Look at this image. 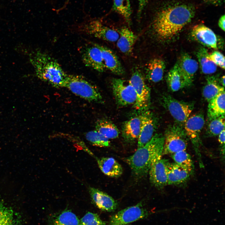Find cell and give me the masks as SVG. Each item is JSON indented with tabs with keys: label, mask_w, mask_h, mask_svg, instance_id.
Segmentation results:
<instances>
[{
	"label": "cell",
	"mask_w": 225,
	"mask_h": 225,
	"mask_svg": "<svg viewBox=\"0 0 225 225\" xmlns=\"http://www.w3.org/2000/svg\"><path fill=\"white\" fill-rule=\"evenodd\" d=\"M194 7L178 4L163 8L156 14L152 23L158 36L163 39H170L190 22L195 15Z\"/></svg>",
	"instance_id": "6da1fadb"
},
{
	"label": "cell",
	"mask_w": 225,
	"mask_h": 225,
	"mask_svg": "<svg viewBox=\"0 0 225 225\" xmlns=\"http://www.w3.org/2000/svg\"><path fill=\"white\" fill-rule=\"evenodd\" d=\"M164 142V136L156 133L144 146L125 158L135 177L141 178L146 175L152 166L162 158Z\"/></svg>",
	"instance_id": "7a4b0ae2"
},
{
	"label": "cell",
	"mask_w": 225,
	"mask_h": 225,
	"mask_svg": "<svg viewBox=\"0 0 225 225\" xmlns=\"http://www.w3.org/2000/svg\"><path fill=\"white\" fill-rule=\"evenodd\" d=\"M29 61L36 76L40 80L55 88L65 87L68 74L54 58L38 50L30 57Z\"/></svg>",
	"instance_id": "3957f363"
},
{
	"label": "cell",
	"mask_w": 225,
	"mask_h": 225,
	"mask_svg": "<svg viewBox=\"0 0 225 225\" xmlns=\"http://www.w3.org/2000/svg\"><path fill=\"white\" fill-rule=\"evenodd\" d=\"M65 87L90 102H100L102 100V96L97 88L80 76L68 74Z\"/></svg>",
	"instance_id": "277c9868"
},
{
	"label": "cell",
	"mask_w": 225,
	"mask_h": 225,
	"mask_svg": "<svg viewBox=\"0 0 225 225\" xmlns=\"http://www.w3.org/2000/svg\"><path fill=\"white\" fill-rule=\"evenodd\" d=\"M164 142L163 154L172 155L186 150L188 140L183 126L176 123L168 126L164 136Z\"/></svg>",
	"instance_id": "5b68a950"
},
{
	"label": "cell",
	"mask_w": 225,
	"mask_h": 225,
	"mask_svg": "<svg viewBox=\"0 0 225 225\" xmlns=\"http://www.w3.org/2000/svg\"><path fill=\"white\" fill-rule=\"evenodd\" d=\"M78 28L81 32L107 42H116L119 37V33L116 30L105 25L99 19L88 18L87 16Z\"/></svg>",
	"instance_id": "8992f818"
},
{
	"label": "cell",
	"mask_w": 225,
	"mask_h": 225,
	"mask_svg": "<svg viewBox=\"0 0 225 225\" xmlns=\"http://www.w3.org/2000/svg\"><path fill=\"white\" fill-rule=\"evenodd\" d=\"M164 107L169 112L176 123L184 126V124L193 111V103L178 100L168 94L162 97Z\"/></svg>",
	"instance_id": "52a82bcc"
},
{
	"label": "cell",
	"mask_w": 225,
	"mask_h": 225,
	"mask_svg": "<svg viewBox=\"0 0 225 225\" xmlns=\"http://www.w3.org/2000/svg\"><path fill=\"white\" fill-rule=\"evenodd\" d=\"M129 82L134 88L136 94L135 107L141 111L147 110L150 105V90L140 71L135 69Z\"/></svg>",
	"instance_id": "ba28073f"
},
{
	"label": "cell",
	"mask_w": 225,
	"mask_h": 225,
	"mask_svg": "<svg viewBox=\"0 0 225 225\" xmlns=\"http://www.w3.org/2000/svg\"><path fill=\"white\" fill-rule=\"evenodd\" d=\"M205 123L204 116L198 113L189 116L185 122L183 127L188 139L191 142L199 159L200 166L203 167L199 148L201 144L200 133Z\"/></svg>",
	"instance_id": "9c48e42d"
},
{
	"label": "cell",
	"mask_w": 225,
	"mask_h": 225,
	"mask_svg": "<svg viewBox=\"0 0 225 225\" xmlns=\"http://www.w3.org/2000/svg\"><path fill=\"white\" fill-rule=\"evenodd\" d=\"M113 93L117 104L125 106L134 104L136 97L134 88L129 81L121 78H113L111 81Z\"/></svg>",
	"instance_id": "30bf717a"
},
{
	"label": "cell",
	"mask_w": 225,
	"mask_h": 225,
	"mask_svg": "<svg viewBox=\"0 0 225 225\" xmlns=\"http://www.w3.org/2000/svg\"><path fill=\"white\" fill-rule=\"evenodd\" d=\"M193 40L206 47L217 50L222 47L223 40L212 29L203 24L194 26L190 32Z\"/></svg>",
	"instance_id": "8fae6325"
},
{
	"label": "cell",
	"mask_w": 225,
	"mask_h": 225,
	"mask_svg": "<svg viewBox=\"0 0 225 225\" xmlns=\"http://www.w3.org/2000/svg\"><path fill=\"white\" fill-rule=\"evenodd\" d=\"M148 214L147 211L140 203L121 210L112 215L109 225H125L142 219Z\"/></svg>",
	"instance_id": "7c38bea8"
},
{
	"label": "cell",
	"mask_w": 225,
	"mask_h": 225,
	"mask_svg": "<svg viewBox=\"0 0 225 225\" xmlns=\"http://www.w3.org/2000/svg\"><path fill=\"white\" fill-rule=\"evenodd\" d=\"M82 58L85 65L100 72L106 69L101 51L97 44L85 47L81 52Z\"/></svg>",
	"instance_id": "4fadbf2b"
},
{
	"label": "cell",
	"mask_w": 225,
	"mask_h": 225,
	"mask_svg": "<svg viewBox=\"0 0 225 225\" xmlns=\"http://www.w3.org/2000/svg\"><path fill=\"white\" fill-rule=\"evenodd\" d=\"M169 162L168 159L161 158L152 166L149 171L150 183L158 189H162L168 184L167 169Z\"/></svg>",
	"instance_id": "5bb4252c"
},
{
	"label": "cell",
	"mask_w": 225,
	"mask_h": 225,
	"mask_svg": "<svg viewBox=\"0 0 225 225\" xmlns=\"http://www.w3.org/2000/svg\"><path fill=\"white\" fill-rule=\"evenodd\" d=\"M184 80L185 87L192 84L199 67L198 62L188 53H184L177 62Z\"/></svg>",
	"instance_id": "9a60e30c"
},
{
	"label": "cell",
	"mask_w": 225,
	"mask_h": 225,
	"mask_svg": "<svg viewBox=\"0 0 225 225\" xmlns=\"http://www.w3.org/2000/svg\"><path fill=\"white\" fill-rule=\"evenodd\" d=\"M141 124L140 135L138 138V148L142 147L153 137L157 122L155 117L150 112L147 111L140 115Z\"/></svg>",
	"instance_id": "2e32d148"
},
{
	"label": "cell",
	"mask_w": 225,
	"mask_h": 225,
	"mask_svg": "<svg viewBox=\"0 0 225 225\" xmlns=\"http://www.w3.org/2000/svg\"><path fill=\"white\" fill-rule=\"evenodd\" d=\"M89 192L93 202L100 209L111 212L117 208V202L107 193L92 187L89 188Z\"/></svg>",
	"instance_id": "e0dca14e"
},
{
	"label": "cell",
	"mask_w": 225,
	"mask_h": 225,
	"mask_svg": "<svg viewBox=\"0 0 225 225\" xmlns=\"http://www.w3.org/2000/svg\"><path fill=\"white\" fill-rule=\"evenodd\" d=\"M97 44L101 51L106 69L115 74H124V69L114 52L107 47Z\"/></svg>",
	"instance_id": "ac0fdd59"
},
{
	"label": "cell",
	"mask_w": 225,
	"mask_h": 225,
	"mask_svg": "<svg viewBox=\"0 0 225 225\" xmlns=\"http://www.w3.org/2000/svg\"><path fill=\"white\" fill-rule=\"evenodd\" d=\"M192 174L185 168L175 162H169L168 166V185L183 184L189 179Z\"/></svg>",
	"instance_id": "d6986e66"
},
{
	"label": "cell",
	"mask_w": 225,
	"mask_h": 225,
	"mask_svg": "<svg viewBox=\"0 0 225 225\" xmlns=\"http://www.w3.org/2000/svg\"><path fill=\"white\" fill-rule=\"evenodd\" d=\"M119 37L117 40V45L120 51L127 55L132 52L133 46L137 38V36L128 27L121 28Z\"/></svg>",
	"instance_id": "ffe728a7"
},
{
	"label": "cell",
	"mask_w": 225,
	"mask_h": 225,
	"mask_svg": "<svg viewBox=\"0 0 225 225\" xmlns=\"http://www.w3.org/2000/svg\"><path fill=\"white\" fill-rule=\"evenodd\" d=\"M166 65L163 60L155 58L148 62L146 68V77L150 82L157 83L163 78Z\"/></svg>",
	"instance_id": "44dd1931"
},
{
	"label": "cell",
	"mask_w": 225,
	"mask_h": 225,
	"mask_svg": "<svg viewBox=\"0 0 225 225\" xmlns=\"http://www.w3.org/2000/svg\"><path fill=\"white\" fill-rule=\"evenodd\" d=\"M141 124L140 115L132 118L123 123L122 128V135L126 142H132L138 138Z\"/></svg>",
	"instance_id": "7402d4cb"
},
{
	"label": "cell",
	"mask_w": 225,
	"mask_h": 225,
	"mask_svg": "<svg viewBox=\"0 0 225 225\" xmlns=\"http://www.w3.org/2000/svg\"><path fill=\"white\" fill-rule=\"evenodd\" d=\"M99 167L106 175L112 178L120 177L123 172L121 165L114 158L102 157L97 160Z\"/></svg>",
	"instance_id": "603a6c76"
},
{
	"label": "cell",
	"mask_w": 225,
	"mask_h": 225,
	"mask_svg": "<svg viewBox=\"0 0 225 225\" xmlns=\"http://www.w3.org/2000/svg\"><path fill=\"white\" fill-rule=\"evenodd\" d=\"M202 89V95L208 102L221 93L224 91V88L220 83L218 77L208 76Z\"/></svg>",
	"instance_id": "cb8c5ba5"
},
{
	"label": "cell",
	"mask_w": 225,
	"mask_h": 225,
	"mask_svg": "<svg viewBox=\"0 0 225 225\" xmlns=\"http://www.w3.org/2000/svg\"><path fill=\"white\" fill-rule=\"evenodd\" d=\"M225 95L224 91L208 102L207 115L209 120L225 117Z\"/></svg>",
	"instance_id": "d4e9b609"
},
{
	"label": "cell",
	"mask_w": 225,
	"mask_h": 225,
	"mask_svg": "<svg viewBox=\"0 0 225 225\" xmlns=\"http://www.w3.org/2000/svg\"><path fill=\"white\" fill-rule=\"evenodd\" d=\"M0 225H22L20 215L0 200Z\"/></svg>",
	"instance_id": "484cf974"
},
{
	"label": "cell",
	"mask_w": 225,
	"mask_h": 225,
	"mask_svg": "<svg viewBox=\"0 0 225 225\" xmlns=\"http://www.w3.org/2000/svg\"><path fill=\"white\" fill-rule=\"evenodd\" d=\"M166 81L168 88L173 92L185 87L184 80L177 62L168 72Z\"/></svg>",
	"instance_id": "4316f807"
},
{
	"label": "cell",
	"mask_w": 225,
	"mask_h": 225,
	"mask_svg": "<svg viewBox=\"0 0 225 225\" xmlns=\"http://www.w3.org/2000/svg\"><path fill=\"white\" fill-rule=\"evenodd\" d=\"M207 49L202 47H199L196 52L198 64L202 72L205 74H211L215 72L217 66L208 58Z\"/></svg>",
	"instance_id": "83f0119b"
},
{
	"label": "cell",
	"mask_w": 225,
	"mask_h": 225,
	"mask_svg": "<svg viewBox=\"0 0 225 225\" xmlns=\"http://www.w3.org/2000/svg\"><path fill=\"white\" fill-rule=\"evenodd\" d=\"M96 130L108 139H114L119 136V131L112 123L108 120H100L96 124Z\"/></svg>",
	"instance_id": "f1b7e54d"
},
{
	"label": "cell",
	"mask_w": 225,
	"mask_h": 225,
	"mask_svg": "<svg viewBox=\"0 0 225 225\" xmlns=\"http://www.w3.org/2000/svg\"><path fill=\"white\" fill-rule=\"evenodd\" d=\"M80 220L75 214L67 210L53 218L51 225H80Z\"/></svg>",
	"instance_id": "f546056e"
},
{
	"label": "cell",
	"mask_w": 225,
	"mask_h": 225,
	"mask_svg": "<svg viewBox=\"0 0 225 225\" xmlns=\"http://www.w3.org/2000/svg\"><path fill=\"white\" fill-rule=\"evenodd\" d=\"M171 155L174 162L185 168L192 174L194 170V165L190 155L185 150L181 151Z\"/></svg>",
	"instance_id": "4dcf8cb0"
},
{
	"label": "cell",
	"mask_w": 225,
	"mask_h": 225,
	"mask_svg": "<svg viewBox=\"0 0 225 225\" xmlns=\"http://www.w3.org/2000/svg\"><path fill=\"white\" fill-rule=\"evenodd\" d=\"M112 9L130 23L132 10L130 0H113Z\"/></svg>",
	"instance_id": "1f68e13d"
},
{
	"label": "cell",
	"mask_w": 225,
	"mask_h": 225,
	"mask_svg": "<svg viewBox=\"0 0 225 225\" xmlns=\"http://www.w3.org/2000/svg\"><path fill=\"white\" fill-rule=\"evenodd\" d=\"M206 134L209 137H215L225 129V117H220L209 120Z\"/></svg>",
	"instance_id": "d6a6232c"
},
{
	"label": "cell",
	"mask_w": 225,
	"mask_h": 225,
	"mask_svg": "<svg viewBox=\"0 0 225 225\" xmlns=\"http://www.w3.org/2000/svg\"><path fill=\"white\" fill-rule=\"evenodd\" d=\"M85 137L93 145L99 147H108L110 146L109 139L96 130L87 132Z\"/></svg>",
	"instance_id": "836d02e7"
},
{
	"label": "cell",
	"mask_w": 225,
	"mask_h": 225,
	"mask_svg": "<svg viewBox=\"0 0 225 225\" xmlns=\"http://www.w3.org/2000/svg\"><path fill=\"white\" fill-rule=\"evenodd\" d=\"M80 220V225H106L97 214L91 212H88Z\"/></svg>",
	"instance_id": "e575fe53"
},
{
	"label": "cell",
	"mask_w": 225,
	"mask_h": 225,
	"mask_svg": "<svg viewBox=\"0 0 225 225\" xmlns=\"http://www.w3.org/2000/svg\"><path fill=\"white\" fill-rule=\"evenodd\" d=\"M208 58L217 66L225 69V57L221 52L215 51L209 54Z\"/></svg>",
	"instance_id": "d590c367"
},
{
	"label": "cell",
	"mask_w": 225,
	"mask_h": 225,
	"mask_svg": "<svg viewBox=\"0 0 225 225\" xmlns=\"http://www.w3.org/2000/svg\"><path fill=\"white\" fill-rule=\"evenodd\" d=\"M225 129L218 135V140L220 144V152L224 159L225 155Z\"/></svg>",
	"instance_id": "8d00e7d4"
},
{
	"label": "cell",
	"mask_w": 225,
	"mask_h": 225,
	"mask_svg": "<svg viewBox=\"0 0 225 225\" xmlns=\"http://www.w3.org/2000/svg\"><path fill=\"white\" fill-rule=\"evenodd\" d=\"M149 0H138V8L137 15L139 18Z\"/></svg>",
	"instance_id": "74e56055"
},
{
	"label": "cell",
	"mask_w": 225,
	"mask_h": 225,
	"mask_svg": "<svg viewBox=\"0 0 225 225\" xmlns=\"http://www.w3.org/2000/svg\"><path fill=\"white\" fill-rule=\"evenodd\" d=\"M225 15H223L220 18L218 22V25L219 28L224 31H225Z\"/></svg>",
	"instance_id": "f35d334b"
},
{
	"label": "cell",
	"mask_w": 225,
	"mask_h": 225,
	"mask_svg": "<svg viewBox=\"0 0 225 225\" xmlns=\"http://www.w3.org/2000/svg\"><path fill=\"white\" fill-rule=\"evenodd\" d=\"M48 3L55 8L56 7L57 0H46Z\"/></svg>",
	"instance_id": "ab89813d"
},
{
	"label": "cell",
	"mask_w": 225,
	"mask_h": 225,
	"mask_svg": "<svg viewBox=\"0 0 225 225\" xmlns=\"http://www.w3.org/2000/svg\"><path fill=\"white\" fill-rule=\"evenodd\" d=\"M225 76L223 75L221 78L220 79H219L220 83L224 87L225 86Z\"/></svg>",
	"instance_id": "60d3db41"
},
{
	"label": "cell",
	"mask_w": 225,
	"mask_h": 225,
	"mask_svg": "<svg viewBox=\"0 0 225 225\" xmlns=\"http://www.w3.org/2000/svg\"><path fill=\"white\" fill-rule=\"evenodd\" d=\"M212 1L213 2H217L220 0H210Z\"/></svg>",
	"instance_id": "b9f144b4"
}]
</instances>
